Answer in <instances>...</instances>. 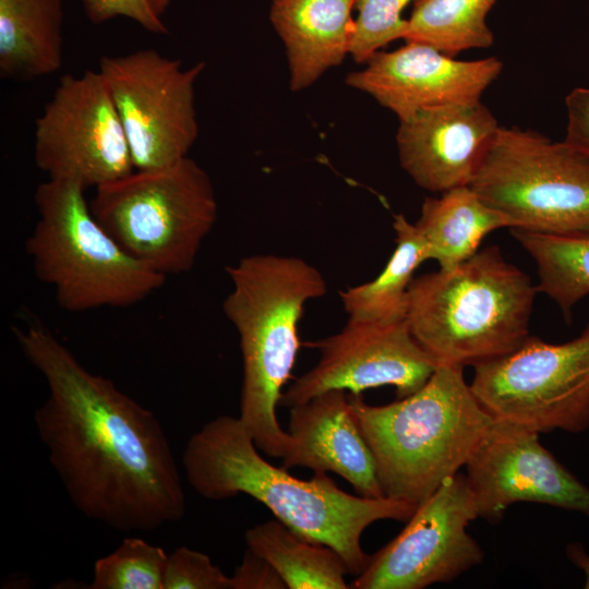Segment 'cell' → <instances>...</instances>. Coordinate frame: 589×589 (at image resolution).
<instances>
[{"mask_svg": "<svg viewBox=\"0 0 589 589\" xmlns=\"http://www.w3.org/2000/svg\"><path fill=\"white\" fill-rule=\"evenodd\" d=\"M320 351L317 363L283 393L280 405L292 407L332 389L361 392L390 385L398 398L420 389L437 368L406 323L349 321L335 335L309 344Z\"/></svg>", "mask_w": 589, "mask_h": 589, "instance_id": "cell-13", "label": "cell"}, {"mask_svg": "<svg viewBox=\"0 0 589 589\" xmlns=\"http://www.w3.org/2000/svg\"><path fill=\"white\" fill-rule=\"evenodd\" d=\"M498 129L481 100L422 109L399 121L400 166L417 185L431 192L469 185Z\"/></svg>", "mask_w": 589, "mask_h": 589, "instance_id": "cell-16", "label": "cell"}, {"mask_svg": "<svg viewBox=\"0 0 589 589\" xmlns=\"http://www.w3.org/2000/svg\"><path fill=\"white\" fill-rule=\"evenodd\" d=\"M204 62L184 69L178 59L140 49L99 60L122 123L135 170L165 167L188 157L199 136L195 83Z\"/></svg>", "mask_w": 589, "mask_h": 589, "instance_id": "cell-10", "label": "cell"}, {"mask_svg": "<svg viewBox=\"0 0 589 589\" xmlns=\"http://www.w3.org/2000/svg\"><path fill=\"white\" fill-rule=\"evenodd\" d=\"M566 134L564 141L589 154V88L576 87L565 98Z\"/></svg>", "mask_w": 589, "mask_h": 589, "instance_id": "cell-30", "label": "cell"}, {"mask_svg": "<svg viewBox=\"0 0 589 589\" xmlns=\"http://www.w3.org/2000/svg\"><path fill=\"white\" fill-rule=\"evenodd\" d=\"M84 12L94 24H101L118 16L128 17L147 32L168 34V28L147 0H82Z\"/></svg>", "mask_w": 589, "mask_h": 589, "instance_id": "cell-28", "label": "cell"}, {"mask_svg": "<svg viewBox=\"0 0 589 589\" xmlns=\"http://www.w3.org/2000/svg\"><path fill=\"white\" fill-rule=\"evenodd\" d=\"M469 187L510 229L589 232V154L565 141L500 125Z\"/></svg>", "mask_w": 589, "mask_h": 589, "instance_id": "cell-8", "label": "cell"}, {"mask_svg": "<svg viewBox=\"0 0 589 589\" xmlns=\"http://www.w3.org/2000/svg\"><path fill=\"white\" fill-rule=\"evenodd\" d=\"M34 159L48 179L97 188L134 170L117 109L98 71L65 74L35 124Z\"/></svg>", "mask_w": 589, "mask_h": 589, "instance_id": "cell-11", "label": "cell"}, {"mask_svg": "<svg viewBox=\"0 0 589 589\" xmlns=\"http://www.w3.org/2000/svg\"><path fill=\"white\" fill-rule=\"evenodd\" d=\"M231 589H285L286 585L273 566L247 549L241 564L235 569Z\"/></svg>", "mask_w": 589, "mask_h": 589, "instance_id": "cell-29", "label": "cell"}, {"mask_svg": "<svg viewBox=\"0 0 589 589\" xmlns=\"http://www.w3.org/2000/svg\"><path fill=\"white\" fill-rule=\"evenodd\" d=\"M512 235L536 262L538 291L569 321L573 308L589 294V232L565 236L514 228Z\"/></svg>", "mask_w": 589, "mask_h": 589, "instance_id": "cell-23", "label": "cell"}, {"mask_svg": "<svg viewBox=\"0 0 589 589\" xmlns=\"http://www.w3.org/2000/svg\"><path fill=\"white\" fill-rule=\"evenodd\" d=\"M354 0H273L269 17L281 38L290 88L302 91L350 52Z\"/></svg>", "mask_w": 589, "mask_h": 589, "instance_id": "cell-18", "label": "cell"}, {"mask_svg": "<svg viewBox=\"0 0 589 589\" xmlns=\"http://www.w3.org/2000/svg\"><path fill=\"white\" fill-rule=\"evenodd\" d=\"M249 550L266 560L288 589H347V567L332 548L310 541L277 519L245 531Z\"/></svg>", "mask_w": 589, "mask_h": 589, "instance_id": "cell-22", "label": "cell"}, {"mask_svg": "<svg viewBox=\"0 0 589 589\" xmlns=\"http://www.w3.org/2000/svg\"><path fill=\"white\" fill-rule=\"evenodd\" d=\"M414 0H354L358 16L349 55L358 63H365L381 48L405 38L408 20L404 9Z\"/></svg>", "mask_w": 589, "mask_h": 589, "instance_id": "cell-26", "label": "cell"}, {"mask_svg": "<svg viewBox=\"0 0 589 589\" xmlns=\"http://www.w3.org/2000/svg\"><path fill=\"white\" fill-rule=\"evenodd\" d=\"M164 589H231V578L207 554L180 546L168 555Z\"/></svg>", "mask_w": 589, "mask_h": 589, "instance_id": "cell-27", "label": "cell"}, {"mask_svg": "<svg viewBox=\"0 0 589 589\" xmlns=\"http://www.w3.org/2000/svg\"><path fill=\"white\" fill-rule=\"evenodd\" d=\"M226 272L232 288L223 310L242 356L239 419L262 453L281 458L291 437L278 422L277 405L300 348L304 306L326 293V281L306 261L275 254L242 257Z\"/></svg>", "mask_w": 589, "mask_h": 589, "instance_id": "cell-3", "label": "cell"}, {"mask_svg": "<svg viewBox=\"0 0 589 589\" xmlns=\"http://www.w3.org/2000/svg\"><path fill=\"white\" fill-rule=\"evenodd\" d=\"M85 188L47 179L35 191L37 221L25 241L36 277L68 312L134 305L166 276L128 253L97 221Z\"/></svg>", "mask_w": 589, "mask_h": 589, "instance_id": "cell-6", "label": "cell"}, {"mask_svg": "<svg viewBox=\"0 0 589 589\" xmlns=\"http://www.w3.org/2000/svg\"><path fill=\"white\" fill-rule=\"evenodd\" d=\"M171 0H147L153 11L161 17Z\"/></svg>", "mask_w": 589, "mask_h": 589, "instance_id": "cell-32", "label": "cell"}, {"mask_svg": "<svg viewBox=\"0 0 589 589\" xmlns=\"http://www.w3.org/2000/svg\"><path fill=\"white\" fill-rule=\"evenodd\" d=\"M168 555L163 548L128 537L94 564L91 589H164Z\"/></svg>", "mask_w": 589, "mask_h": 589, "instance_id": "cell-25", "label": "cell"}, {"mask_svg": "<svg viewBox=\"0 0 589 589\" xmlns=\"http://www.w3.org/2000/svg\"><path fill=\"white\" fill-rule=\"evenodd\" d=\"M462 370L437 365L420 389L383 406L348 395L386 497L420 504L466 466L493 422Z\"/></svg>", "mask_w": 589, "mask_h": 589, "instance_id": "cell-4", "label": "cell"}, {"mask_svg": "<svg viewBox=\"0 0 589 589\" xmlns=\"http://www.w3.org/2000/svg\"><path fill=\"white\" fill-rule=\"evenodd\" d=\"M416 226L428 243L430 260L444 271L476 254L490 232L510 228L508 219L469 185L445 191L440 197H426Z\"/></svg>", "mask_w": 589, "mask_h": 589, "instance_id": "cell-20", "label": "cell"}, {"mask_svg": "<svg viewBox=\"0 0 589 589\" xmlns=\"http://www.w3.org/2000/svg\"><path fill=\"white\" fill-rule=\"evenodd\" d=\"M478 517L466 474L447 478L418 504L400 533L369 557L350 588L422 589L454 580L483 561L467 531Z\"/></svg>", "mask_w": 589, "mask_h": 589, "instance_id": "cell-12", "label": "cell"}, {"mask_svg": "<svg viewBox=\"0 0 589 589\" xmlns=\"http://www.w3.org/2000/svg\"><path fill=\"white\" fill-rule=\"evenodd\" d=\"M569 558L581 568L586 575L585 587L589 588V556L577 544H572L567 550Z\"/></svg>", "mask_w": 589, "mask_h": 589, "instance_id": "cell-31", "label": "cell"}, {"mask_svg": "<svg viewBox=\"0 0 589 589\" xmlns=\"http://www.w3.org/2000/svg\"><path fill=\"white\" fill-rule=\"evenodd\" d=\"M470 388L494 419L539 433L589 428V324L564 344L529 336L517 349L474 365Z\"/></svg>", "mask_w": 589, "mask_h": 589, "instance_id": "cell-9", "label": "cell"}, {"mask_svg": "<svg viewBox=\"0 0 589 589\" xmlns=\"http://www.w3.org/2000/svg\"><path fill=\"white\" fill-rule=\"evenodd\" d=\"M89 207L128 253L166 277L193 267L218 215L212 180L189 156L95 188Z\"/></svg>", "mask_w": 589, "mask_h": 589, "instance_id": "cell-7", "label": "cell"}, {"mask_svg": "<svg viewBox=\"0 0 589 589\" xmlns=\"http://www.w3.org/2000/svg\"><path fill=\"white\" fill-rule=\"evenodd\" d=\"M496 57L464 61L416 41L393 51H377L362 70L348 74L346 84L373 97L398 120L442 105L481 100L500 76Z\"/></svg>", "mask_w": 589, "mask_h": 589, "instance_id": "cell-15", "label": "cell"}, {"mask_svg": "<svg viewBox=\"0 0 589 589\" xmlns=\"http://www.w3.org/2000/svg\"><path fill=\"white\" fill-rule=\"evenodd\" d=\"M497 0H414L404 39L428 45L456 57L470 49H486L494 35L486 15Z\"/></svg>", "mask_w": 589, "mask_h": 589, "instance_id": "cell-24", "label": "cell"}, {"mask_svg": "<svg viewBox=\"0 0 589 589\" xmlns=\"http://www.w3.org/2000/svg\"><path fill=\"white\" fill-rule=\"evenodd\" d=\"M63 0H0V76L27 82L62 64Z\"/></svg>", "mask_w": 589, "mask_h": 589, "instance_id": "cell-19", "label": "cell"}, {"mask_svg": "<svg viewBox=\"0 0 589 589\" xmlns=\"http://www.w3.org/2000/svg\"><path fill=\"white\" fill-rule=\"evenodd\" d=\"M48 396L34 412L40 442L71 503L120 532L180 521L185 494L167 435L148 409L89 372L47 327H13Z\"/></svg>", "mask_w": 589, "mask_h": 589, "instance_id": "cell-1", "label": "cell"}, {"mask_svg": "<svg viewBox=\"0 0 589 589\" xmlns=\"http://www.w3.org/2000/svg\"><path fill=\"white\" fill-rule=\"evenodd\" d=\"M288 433L291 443L281 457L283 468L334 472L360 496L386 497L372 452L350 411L346 390H327L290 407Z\"/></svg>", "mask_w": 589, "mask_h": 589, "instance_id": "cell-17", "label": "cell"}, {"mask_svg": "<svg viewBox=\"0 0 589 589\" xmlns=\"http://www.w3.org/2000/svg\"><path fill=\"white\" fill-rule=\"evenodd\" d=\"M537 292L530 277L491 245L453 269L413 279L406 323L437 365L474 366L530 336Z\"/></svg>", "mask_w": 589, "mask_h": 589, "instance_id": "cell-5", "label": "cell"}, {"mask_svg": "<svg viewBox=\"0 0 589 589\" xmlns=\"http://www.w3.org/2000/svg\"><path fill=\"white\" fill-rule=\"evenodd\" d=\"M396 248L383 271L371 281L340 291L349 321L393 324L406 321L408 292L419 265L430 260L429 247L416 224L394 216Z\"/></svg>", "mask_w": 589, "mask_h": 589, "instance_id": "cell-21", "label": "cell"}, {"mask_svg": "<svg viewBox=\"0 0 589 589\" xmlns=\"http://www.w3.org/2000/svg\"><path fill=\"white\" fill-rule=\"evenodd\" d=\"M539 434L493 419L465 466L479 517L497 522L518 502L589 515V489L542 446Z\"/></svg>", "mask_w": 589, "mask_h": 589, "instance_id": "cell-14", "label": "cell"}, {"mask_svg": "<svg viewBox=\"0 0 589 589\" xmlns=\"http://www.w3.org/2000/svg\"><path fill=\"white\" fill-rule=\"evenodd\" d=\"M257 449L239 417H215L185 445L182 467L187 481L206 500L249 495L299 536L336 551L348 573L356 576L370 557L361 546L364 530L378 520L407 521L418 506L349 494L327 473L296 478L269 464Z\"/></svg>", "mask_w": 589, "mask_h": 589, "instance_id": "cell-2", "label": "cell"}]
</instances>
